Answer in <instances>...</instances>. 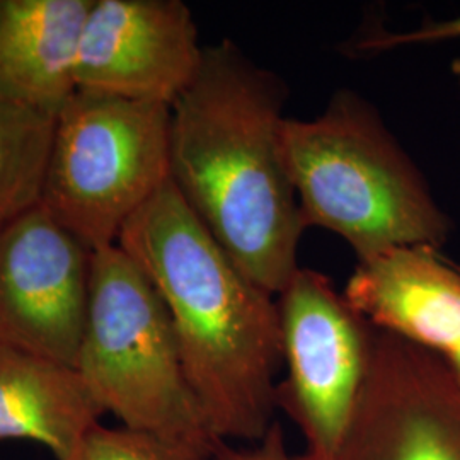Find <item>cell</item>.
<instances>
[{"mask_svg": "<svg viewBox=\"0 0 460 460\" xmlns=\"http://www.w3.org/2000/svg\"><path fill=\"white\" fill-rule=\"evenodd\" d=\"M55 118L0 102V234L41 205Z\"/></svg>", "mask_w": 460, "mask_h": 460, "instance_id": "obj_13", "label": "cell"}, {"mask_svg": "<svg viewBox=\"0 0 460 460\" xmlns=\"http://www.w3.org/2000/svg\"><path fill=\"white\" fill-rule=\"evenodd\" d=\"M374 328L438 355L460 377V268L435 247H397L358 261L343 292Z\"/></svg>", "mask_w": 460, "mask_h": 460, "instance_id": "obj_10", "label": "cell"}, {"mask_svg": "<svg viewBox=\"0 0 460 460\" xmlns=\"http://www.w3.org/2000/svg\"><path fill=\"white\" fill-rule=\"evenodd\" d=\"M75 370L104 412L171 459L214 460L224 445L188 382L163 298L118 244L93 252Z\"/></svg>", "mask_w": 460, "mask_h": 460, "instance_id": "obj_4", "label": "cell"}, {"mask_svg": "<svg viewBox=\"0 0 460 460\" xmlns=\"http://www.w3.org/2000/svg\"><path fill=\"white\" fill-rule=\"evenodd\" d=\"M72 460H172L164 450L142 433L128 428H91Z\"/></svg>", "mask_w": 460, "mask_h": 460, "instance_id": "obj_14", "label": "cell"}, {"mask_svg": "<svg viewBox=\"0 0 460 460\" xmlns=\"http://www.w3.org/2000/svg\"><path fill=\"white\" fill-rule=\"evenodd\" d=\"M102 414L75 368L0 346V440H31L72 460Z\"/></svg>", "mask_w": 460, "mask_h": 460, "instance_id": "obj_12", "label": "cell"}, {"mask_svg": "<svg viewBox=\"0 0 460 460\" xmlns=\"http://www.w3.org/2000/svg\"><path fill=\"white\" fill-rule=\"evenodd\" d=\"M93 0H0V102L57 118L77 93Z\"/></svg>", "mask_w": 460, "mask_h": 460, "instance_id": "obj_11", "label": "cell"}, {"mask_svg": "<svg viewBox=\"0 0 460 460\" xmlns=\"http://www.w3.org/2000/svg\"><path fill=\"white\" fill-rule=\"evenodd\" d=\"M287 87L234 41L203 49L171 106V181L247 279L279 296L305 230L283 152Z\"/></svg>", "mask_w": 460, "mask_h": 460, "instance_id": "obj_1", "label": "cell"}, {"mask_svg": "<svg viewBox=\"0 0 460 460\" xmlns=\"http://www.w3.org/2000/svg\"><path fill=\"white\" fill-rule=\"evenodd\" d=\"M448 40H460V16L444 21H429L411 31L402 33H368L355 45L358 53H380L387 49H401L420 43H438Z\"/></svg>", "mask_w": 460, "mask_h": 460, "instance_id": "obj_15", "label": "cell"}, {"mask_svg": "<svg viewBox=\"0 0 460 460\" xmlns=\"http://www.w3.org/2000/svg\"><path fill=\"white\" fill-rule=\"evenodd\" d=\"M334 460H460L459 376L374 328L362 395Z\"/></svg>", "mask_w": 460, "mask_h": 460, "instance_id": "obj_7", "label": "cell"}, {"mask_svg": "<svg viewBox=\"0 0 460 460\" xmlns=\"http://www.w3.org/2000/svg\"><path fill=\"white\" fill-rule=\"evenodd\" d=\"M287 378L277 406L296 423L305 454L296 460H334L358 406L372 332L326 275L298 268L277 296Z\"/></svg>", "mask_w": 460, "mask_h": 460, "instance_id": "obj_6", "label": "cell"}, {"mask_svg": "<svg viewBox=\"0 0 460 460\" xmlns=\"http://www.w3.org/2000/svg\"><path fill=\"white\" fill-rule=\"evenodd\" d=\"M203 49L181 0H93L77 89L171 108L197 77Z\"/></svg>", "mask_w": 460, "mask_h": 460, "instance_id": "obj_9", "label": "cell"}, {"mask_svg": "<svg viewBox=\"0 0 460 460\" xmlns=\"http://www.w3.org/2000/svg\"><path fill=\"white\" fill-rule=\"evenodd\" d=\"M283 152L305 229L340 235L358 261L448 239L452 220L423 172L355 91H338L311 119L287 116Z\"/></svg>", "mask_w": 460, "mask_h": 460, "instance_id": "obj_3", "label": "cell"}, {"mask_svg": "<svg viewBox=\"0 0 460 460\" xmlns=\"http://www.w3.org/2000/svg\"><path fill=\"white\" fill-rule=\"evenodd\" d=\"M169 180V106L77 89L55 118L41 207L94 252Z\"/></svg>", "mask_w": 460, "mask_h": 460, "instance_id": "obj_5", "label": "cell"}, {"mask_svg": "<svg viewBox=\"0 0 460 460\" xmlns=\"http://www.w3.org/2000/svg\"><path fill=\"white\" fill-rule=\"evenodd\" d=\"M214 460H296L287 450L279 423H273L263 440L249 448H232L222 445Z\"/></svg>", "mask_w": 460, "mask_h": 460, "instance_id": "obj_16", "label": "cell"}, {"mask_svg": "<svg viewBox=\"0 0 460 460\" xmlns=\"http://www.w3.org/2000/svg\"><path fill=\"white\" fill-rule=\"evenodd\" d=\"M118 246L163 298L215 437L261 442L275 423L283 363L275 296L232 263L171 180L133 215Z\"/></svg>", "mask_w": 460, "mask_h": 460, "instance_id": "obj_2", "label": "cell"}, {"mask_svg": "<svg viewBox=\"0 0 460 460\" xmlns=\"http://www.w3.org/2000/svg\"><path fill=\"white\" fill-rule=\"evenodd\" d=\"M450 70H452V75L456 77V81L460 84V57L459 58H456L454 62H452V66H450Z\"/></svg>", "mask_w": 460, "mask_h": 460, "instance_id": "obj_17", "label": "cell"}, {"mask_svg": "<svg viewBox=\"0 0 460 460\" xmlns=\"http://www.w3.org/2000/svg\"><path fill=\"white\" fill-rule=\"evenodd\" d=\"M93 251L40 205L0 234V346L75 368Z\"/></svg>", "mask_w": 460, "mask_h": 460, "instance_id": "obj_8", "label": "cell"}]
</instances>
